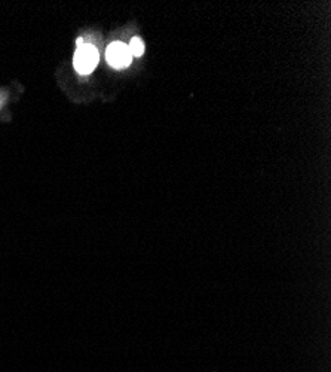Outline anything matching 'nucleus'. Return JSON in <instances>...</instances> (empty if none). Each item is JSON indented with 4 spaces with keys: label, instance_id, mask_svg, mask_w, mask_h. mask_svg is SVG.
I'll use <instances>...</instances> for the list:
<instances>
[{
    "label": "nucleus",
    "instance_id": "1",
    "mask_svg": "<svg viewBox=\"0 0 331 372\" xmlns=\"http://www.w3.org/2000/svg\"><path fill=\"white\" fill-rule=\"evenodd\" d=\"M98 51L96 46L84 43L76 50L73 64L76 72L80 75H89L98 64Z\"/></svg>",
    "mask_w": 331,
    "mask_h": 372
},
{
    "label": "nucleus",
    "instance_id": "2",
    "mask_svg": "<svg viewBox=\"0 0 331 372\" xmlns=\"http://www.w3.org/2000/svg\"><path fill=\"white\" fill-rule=\"evenodd\" d=\"M105 57H108V62L115 69H124L133 60V54L129 51L128 45L122 42H113L112 45H109Z\"/></svg>",
    "mask_w": 331,
    "mask_h": 372
},
{
    "label": "nucleus",
    "instance_id": "3",
    "mask_svg": "<svg viewBox=\"0 0 331 372\" xmlns=\"http://www.w3.org/2000/svg\"><path fill=\"white\" fill-rule=\"evenodd\" d=\"M128 48H129V51H131L133 57H140V55H143V52H145V43L141 39L134 38L131 41V43L128 45Z\"/></svg>",
    "mask_w": 331,
    "mask_h": 372
}]
</instances>
